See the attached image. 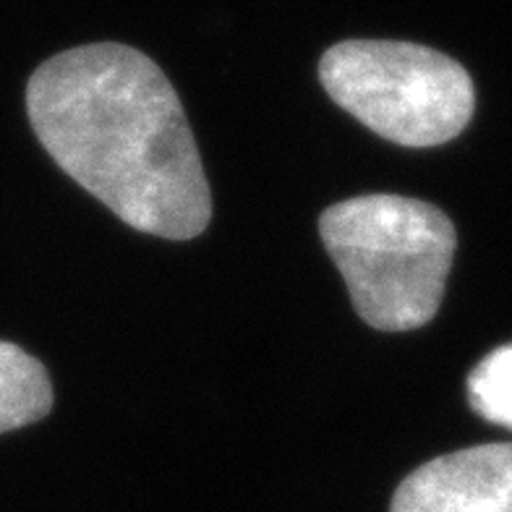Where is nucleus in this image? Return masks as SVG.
<instances>
[{
	"label": "nucleus",
	"instance_id": "1",
	"mask_svg": "<svg viewBox=\"0 0 512 512\" xmlns=\"http://www.w3.org/2000/svg\"><path fill=\"white\" fill-rule=\"evenodd\" d=\"M27 110L66 176L126 225L170 241L209 225L212 196L183 105L142 50L95 42L53 55L29 79Z\"/></svg>",
	"mask_w": 512,
	"mask_h": 512
},
{
	"label": "nucleus",
	"instance_id": "5",
	"mask_svg": "<svg viewBox=\"0 0 512 512\" xmlns=\"http://www.w3.org/2000/svg\"><path fill=\"white\" fill-rule=\"evenodd\" d=\"M53 408L48 371L19 345L0 340V434L45 418Z\"/></svg>",
	"mask_w": 512,
	"mask_h": 512
},
{
	"label": "nucleus",
	"instance_id": "6",
	"mask_svg": "<svg viewBox=\"0 0 512 512\" xmlns=\"http://www.w3.org/2000/svg\"><path fill=\"white\" fill-rule=\"evenodd\" d=\"M473 411L512 432V345L497 348L468 377Z\"/></svg>",
	"mask_w": 512,
	"mask_h": 512
},
{
	"label": "nucleus",
	"instance_id": "2",
	"mask_svg": "<svg viewBox=\"0 0 512 512\" xmlns=\"http://www.w3.org/2000/svg\"><path fill=\"white\" fill-rule=\"evenodd\" d=\"M319 233L366 324L405 332L432 322L458 246L442 209L398 194H366L324 209Z\"/></svg>",
	"mask_w": 512,
	"mask_h": 512
},
{
	"label": "nucleus",
	"instance_id": "4",
	"mask_svg": "<svg viewBox=\"0 0 512 512\" xmlns=\"http://www.w3.org/2000/svg\"><path fill=\"white\" fill-rule=\"evenodd\" d=\"M390 512H512V445L429 460L398 486Z\"/></svg>",
	"mask_w": 512,
	"mask_h": 512
},
{
	"label": "nucleus",
	"instance_id": "3",
	"mask_svg": "<svg viewBox=\"0 0 512 512\" xmlns=\"http://www.w3.org/2000/svg\"><path fill=\"white\" fill-rule=\"evenodd\" d=\"M319 79L340 108L400 147L450 142L476 108L468 71L413 42H337L319 61Z\"/></svg>",
	"mask_w": 512,
	"mask_h": 512
}]
</instances>
